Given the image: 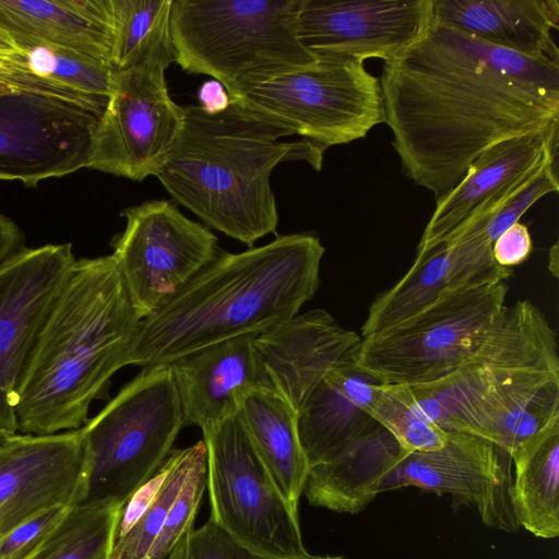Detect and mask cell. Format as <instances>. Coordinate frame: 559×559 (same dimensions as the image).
Masks as SVG:
<instances>
[{"instance_id":"5bb4252c","label":"cell","mask_w":559,"mask_h":559,"mask_svg":"<svg viewBox=\"0 0 559 559\" xmlns=\"http://www.w3.org/2000/svg\"><path fill=\"white\" fill-rule=\"evenodd\" d=\"M512 460L491 441L451 431L444 445L408 453L384 478L380 492L408 486L449 495L452 507L468 506L481 522L508 533L520 526L511 503Z\"/></svg>"},{"instance_id":"60d3db41","label":"cell","mask_w":559,"mask_h":559,"mask_svg":"<svg viewBox=\"0 0 559 559\" xmlns=\"http://www.w3.org/2000/svg\"><path fill=\"white\" fill-rule=\"evenodd\" d=\"M0 50H17L13 44L0 33Z\"/></svg>"},{"instance_id":"ffe728a7","label":"cell","mask_w":559,"mask_h":559,"mask_svg":"<svg viewBox=\"0 0 559 559\" xmlns=\"http://www.w3.org/2000/svg\"><path fill=\"white\" fill-rule=\"evenodd\" d=\"M254 336L210 344L168 364L185 426L216 424L236 415L250 392L269 390Z\"/></svg>"},{"instance_id":"52a82bcc","label":"cell","mask_w":559,"mask_h":559,"mask_svg":"<svg viewBox=\"0 0 559 559\" xmlns=\"http://www.w3.org/2000/svg\"><path fill=\"white\" fill-rule=\"evenodd\" d=\"M201 430L207 448L210 519L263 558L311 559L298 510L275 483L238 413Z\"/></svg>"},{"instance_id":"8992f818","label":"cell","mask_w":559,"mask_h":559,"mask_svg":"<svg viewBox=\"0 0 559 559\" xmlns=\"http://www.w3.org/2000/svg\"><path fill=\"white\" fill-rule=\"evenodd\" d=\"M183 426L170 366L143 367L80 428L87 465L84 501L123 504L158 471Z\"/></svg>"},{"instance_id":"4dcf8cb0","label":"cell","mask_w":559,"mask_h":559,"mask_svg":"<svg viewBox=\"0 0 559 559\" xmlns=\"http://www.w3.org/2000/svg\"><path fill=\"white\" fill-rule=\"evenodd\" d=\"M370 415L409 453L438 450L449 436L408 402L401 385L381 383Z\"/></svg>"},{"instance_id":"83f0119b","label":"cell","mask_w":559,"mask_h":559,"mask_svg":"<svg viewBox=\"0 0 559 559\" xmlns=\"http://www.w3.org/2000/svg\"><path fill=\"white\" fill-rule=\"evenodd\" d=\"M174 0H111V68L166 70L176 62L170 14Z\"/></svg>"},{"instance_id":"8fae6325","label":"cell","mask_w":559,"mask_h":559,"mask_svg":"<svg viewBox=\"0 0 559 559\" xmlns=\"http://www.w3.org/2000/svg\"><path fill=\"white\" fill-rule=\"evenodd\" d=\"M182 126V106L171 99L164 70H114L111 93L93 133L86 168L133 181L156 176Z\"/></svg>"},{"instance_id":"d4e9b609","label":"cell","mask_w":559,"mask_h":559,"mask_svg":"<svg viewBox=\"0 0 559 559\" xmlns=\"http://www.w3.org/2000/svg\"><path fill=\"white\" fill-rule=\"evenodd\" d=\"M206 461L207 448L203 439L171 450L158 471L121 506L111 559L147 558L186 483Z\"/></svg>"},{"instance_id":"9a60e30c","label":"cell","mask_w":559,"mask_h":559,"mask_svg":"<svg viewBox=\"0 0 559 559\" xmlns=\"http://www.w3.org/2000/svg\"><path fill=\"white\" fill-rule=\"evenodd\" d=\"M433 20V0H300L296 29L317 59L385 62L418 41Z\"/></svg>"},{"instance_id":"3957f363","label":"cell","mask_w":559,"mask_h":559,"mask_svg":"<svg viewBox=\"0 0 559 559\" xmlns=\"http://www.w3.org/2000/svg\"><path fill=\"white\" fill-rule=\"evenodd\" d=\"M311 234H288L216 257L140 322L128 365H168L227 338L259 334L298 314L320 285L324 254Z\"/></svg>"},{"instance_id":"b9f144b4","label":"cell","mask_w":559,"mask_h":559,"mask_svg":"<svg viewBox=\"0 0 559 559\" xmlns=\"http://www.w3.org/2000/svg\"><path fill=\"white\" fill-rule=\"evenodd\" d=\"M311 559H347L342 556H313Z\"/></svg>"},{"instance_id":"1f68e13d","label":"cell","mask_w":559,"mask_h":559,"mask_svg":"<svg viewBox=\"0 0 559 559\" xmlns=\"http://www.w3.org/2000/svg\"><path fill=\"white\" fill-rule=\"evenodd\" d=\"M556 157H551L530 171L488 218L463 230L462 234L481 233L491 243L544 195L559 189Z\"/></svg>"},{"instance_id":"d590c367","label":"cell","mask_w":559,"mask_h":559,"mask_svg":"<svg viewBox=\"0 0 559 559\" xmlns=\"http://www.w3.org/2000/svg\"><path fill=\"white\" fill-rule=\"evenodd\" d=\"M0 76L31 82L51 91L57 87L53 82L34 74L26 66L25 57L20 50H0Z\"/></svg>"},{"instance_id":"4fadbf2b","label":"cell","mask_w":559,"mask_h":559,"mask_svg":"<svg viewBox=\"0 0 559 559\" xmlns=\"http://www.w3.org/2000/svg\"><path fill=\"white\" fill-rule=\"evenodd\" d=\"M71 243L23 248L0 265V439L17 433L19 386L75 262Z\"/></svg>"},{"instance_id":"44dd1931","label":"cell","mask_w":559,"mask_h":559,"mask_svg":"<svg viewBox=\"0 0 559 559\" xmlns=\"http://www.w3.org/2000/svg\"><path fill=\"white\" fill-rule=\"evenodd\" d=\"M0 33L19 49L45 45L111 67V0H0Z\"/></svg>"},{"instance_id":"484cf974","label":"cell","mask_w":559,"mask_h":559,"mask_svg":"<svg viewBox=\"0 0 559 559\" xmlns=\"http://www.w3.org/2000/svg\"><path fill=\"white\" fill-rule=\"evenodd\" d=\"M238 415L281 491L298 510L310 469L300 442L298 413L274 392L254 390Z\"/></svg>"},{"instance_id":"ac0fdd59","label":"cell","mask_w":559,"mask_h":559,"mask_svg":"<svg viewBox=\"0 0 559 559\" xmlns=\"http://www.w3.org/2000/svg\"><path fill=\"white\" fill-rule=\"evenodd\" d=\"M362 337L323 309H313L254 336L267 388L297 413L326 372L358 354Z\"/></svg>"},{"instance_id":"4316f807","label":"cell","mask_w":559,"mask_h":559,"mask_svg":"<svg viewBox=\"0 0 559 559\" xmlns=\"http://www.w3.org/2000/svg\"><path fill=\"white\" fill-rule=\"evenodd\" d=\"M511 503L519 526L538 538L559 535V420L512 457Z\"/></svg>"},{"instance_id":"9c48e42d","label":"cell","mask_w":559,"mask_h":559,"mask_svg":"<svg viewBox=\"0 0 559 559\" xmlns=\"http://www.w3.org/2000/svg\"><path fill=\"white\" fill-rule=\"evenodd\" d=\"M230 98L241 99L324 150L362 139L382 122L380 80L353 59H318Z\"/></svg>"},{"instance_id":"d6986e66","label":"cell","mask_w":559,"mask_h":559,"mask_svg":"<svg viewBox=\"0 0 559 559\" xmlns=\"http://www.w3.org/2000/svg\"><path fill=\"white\" fill-rule=\"evenodd\" d=\"M558 132L514 138L481 153L457 185L436 200L415 258L449 240L487 204L503 200L530 171L557 156Z\"/></svg>"},{"instance_id":"8d00e7d4","label":"cell","mask_w":559,"mask_h":559,"mask_svg":"<svg viewBox=\"0 0 559 559\" xmlns=\"http://www.w3.org/2000/svg\"><path fill=\"white\" fill-rule=\"evenodd\" d=\"M198 98L199 106L211 114L225 110L230 103L226 88L216 80L204 82L198 92Z\"/></svg>"},{"instance_id":"30bf717a","label":"cell","mask_w":559,"mask_h":559,"mask_svg":"<svg viewBox=\"0 0 559 559\" xmlns=\"http://www.w3.org/2000/svg\"><path fill=\"white\" fill-rule=\"evenodd\" d=\"M120 215L126 227L111 241V257L142 321L216 257L217 237L166 200L127 207Z\"/></svg>"},{"instance_id":"2e32d148","label":"cell","mask_w":559,"mask_h":559,"mask_svg":"<svg viewBox=\"0 0 559 559\" xmlns=\"http://www.w3.org/2000/svg\"><path fill=\"white\" fill-rule=\"evenodd\" d=\"M80 429L0 439V537L39 513L86 498Z\"/></svg>"},{"instance_id":"6da1fadb","label":"cell","mask_w":559,"mask_h":559,"mask_svg":"<svg viewBox=\"0 0 559 559\" xmlns=\"http://www.w3.org/2000/svg\"><path fill=\"white\" fill-rule=\"evenodd\" d=\"M382 122L406 176L438 200L488 148L559 128V61L526 57L433 20L385 61Z\"/></svg>"},{"instance_id":"74e56055","label":"cell","mask_w":559,"mask_h":559,"mask_svg":"<svg viewBox=\"0 0 559 559\" xmlns=\"http://www.w3.org/2000/svg\"><path fill=\"white\" fill-rule=\"evenodd\" d=\"M24 237L19 226L8 216L0 214V265L24 248Z\"/></svg>"},{"instance_id":"e0dca14e","label":"cell","mask_w":559,"mask_h":559,"mask_svg":"<svg viewBox=\"0 0 559 559\" xmlns=\"http://www.w3.org/2000/svg\"><path fill=\"white\" fill-rule=\"evenodd\" d=\"M492 243L464 234L415 258L409 270L370 305L361 337L391 328L449 294L506 282L512 269L497 264Z\"/></svg>"},{"instance_id":"f1b7e54d","label":"cell","mask_w":559,"mask_h":559,"mask_svg":"<svg viewBox=\"0 0 559 559\" xmlns=\"http://www.w3.org/2000/svg\"><path fill=\"white\" fill-rule=\"evenodd\" d=\"M121 506L111 500H95L70 507L31 559H111Z\"/></svg>"},{"instance_id":"e575fe53","label":"cell","mask_w":559,"mask_h":559,"mask_svg":"<svg viewBox=\"0 0 559 559\" xmlns=\"http://www.w3.org/2000/svg\"><path fill=\"white\" fill-rule=\"evenodd\" d=\"M532 249L533 242L528 228L520 222L504 230L491 246L497 264L509 269L524 262Z\"/></svg>"},{"instance_id":"f546056e","label":"cell","mask_w":559,"mask_h":559,"mask_svg":"<svg viewBox=\"0 0 559 559\" xmlns=\"http://www.w3.org/2000/svg\"><path fill=\"white\" fill-rule=\"evenodd\" d=\"M29 70L75 93L108 103L114 69L75 51L35 45L19 48Z\"/></svg>"},{"instance_id":"ba28073f","label":"cell","mask_w":559,"mask_h":559,"mask_svg":"<svg viewBox=\"0 0 559 559\" xmlns=\"http://www.w3.org/2000/svg\"><path fill=\"white\" fill-rule=\"evenodd\" d=\"M506 282L443 296L362 338L357 365L382 384L414 385L456 370L506 307Z\"/></svg>"},{"instance_id":"d6a6232c","label":"cell","mask_w":559,"mask_h":559,"mask_svg":"<svg viewBox=\"0 0 559 559\" xmlns=\"http://www.w3.org/2000/svg\"><path fill=\"white\" fill-rule=\"evenodd\" d=\"M165 559H266L237 543L209 519L185 534Z\"/></svg>"},{"instance_id":"f35d334b","label":"cell","mask_w":559,"mask_h":559,"mask_svg":"<svg viewBox=\"0 0 559 559\" xmlns=\"http://www.w3.org/2000/svg\"><path fill=\"white\" fill-rule=\"evenodd\" d=\"M21 91L40 93L59 97L56 93L41 85L17 79L0 76V95Z\"/></svg>"},{"instance_id":"836d02e7","label":"cell","mask_w":559,"mask_h":559,"mask_svg":"<svg viewBox=\"0 0 559 559\" xmlns=\"http://www.w3.org/2000/svg\"><path fill=\"white\" fill-rule=\"evenodd\" d=\"M69 509L61 506L46 510L0 537V559H31L44 546Z\"/></svg>"},{"instance_id":"ab89813d","label":"cell","mask_w":559,"mask_h":559,"mask_svg":"<svg viewBox=\"0 0 559 559\" xmlns=\"http://www.w3.org/2000/svg\"><path fill=\"white\" fill-rule=\"evenodd\" d=\"M558 257H559L558 241H556L552 245V247L549 249V263H548V269L555 277L558 276V266H559Z\"/></svg>"},{"instance_id":"603a6c76","label":"cell","mask_w":559,"mask_h":559,"mask_svg":"<svg viewBox=\"0 0 559 559\" xmlns=\"http://www.w3.org/2000/svg\"><path fill=\"white\" fill-rule=\"evenodd\" d=\"M433 16L493 46L559 61L558 0H433Z\"/></svg>"},{"instance_id":"7a4b0ae2","label":"cell","mask_w":559,"mask_h":559,"mask_svg":"<svg viewBox=\"0 0 559 559\" xmlns=\"http://www.w3.org/2000/svg\"><path fill=\"white\" fill-rule=\"evenodd\" d=\"M140 322L111 254L76 259L23 373L17 433L82 428L92 403L128 366Z\"/></svg>"},{"instance_id":"7402d4cb","label":"cell","mask_w":559,"mask_h":559,"mask_svg":"<svg viewBox=\"0 0 559 559\" xmlns=\"http://www.w3.org/2000/svg\"><path fill=\"white\" fill-rule=\"evenodd\" d=\"M357 355L332 367L298 413L310 467L330 461L374 423L370 412L381 383L358 367Z\"/></svg>"},{"instance_id":"cb8c5ba5","label":"cell","mask_w":559,"mask_h":559,"mask_svg":"<svg viewBox=\"0 0 559 559\" xmlns=\"http://www.w3.org/2000/svg\"><path fill=\"white\" fill-rule=\"evenodd\" d=\"M408 453L374 420L330 461L310 467L302 495L313 507L356 514L381 493L384 478Z\"/></svg>"},{"instance_id":"7c38bea8","label":"cell","mask_w":559,"mask_h":559,"mask_svg":"<svg viewBox=\"0 0 559 559\" xmlns=\"http://www.w3.org/2000/svg\"><path fill=\"white\" fill-rule=\"evenodd\" d=\"M99 115L57 96L0 95V180L36 186L86 167Z\"/></svg>"},{"instance_id":"5b68a950","label":"cell","mask_w":559,"mask_h":559,"mask_svg":"<svg viewBox=\"0 0 559 559\" xmlns=\"http://www.w3.org/2000/svg\"><path fill=\"white\" fill-rule=\"evenodd\" d=\"M300 0H174L176 62L218 81L229 97L274 75L313 66L296 20Z\"/></svg>"},{"instance_id":"277c9868","label":"cell","mask_w":559,"mask_h":559,"mask_svg":"<svg viewBox=\"0 0 559 559\" xmlns=\"http://www.w3.org/2000/svg\"><path fill=\"white\" fill-rule=\"evenodd\" d=\"M182 110V130L156 177L176 202L251 248L277 228L273 169L300 159L320 170L325 150L306 140L282 142L294 130L239 98L215 114L199 105Z\"/></svg>"}]
</instances>
